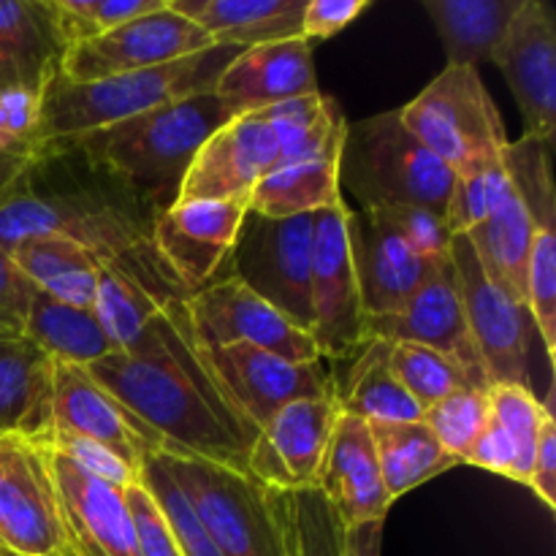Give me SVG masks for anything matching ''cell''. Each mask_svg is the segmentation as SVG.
Segmentation results:
<instances>
[{
  "label": "cell",
  "instance_id": "cell-6",
  "mask_svg": "<svg viewBox=\"0 0 556 556\" xmlns=\"http://www.w3.org/2000/svg\"><path fill=\"white\" fill-rule=\"evenodd\" d=\"M405 128L454 174L500 155L508 144L497 103L483 87L478 68L445 65L407 106Z\"/></svg>",
  "mask_w": 556,
  "mask_h": 556
},
{
  "label": "cell",
  "instance_id": "cell-14",
  "mask_svg": "<svg viewBox=\"0 0 556 556\" xmlns=\"http://www.w3.org/2000/svg\"><path fill=\"white\" fill-rule=\"evenodd\" d=\"M204 362L233 410L255 432L291 402L337 396V380L320 362L293 364L253 345L204 351Z\"/></svg>",
  "mask_w": 556,
  "mask_h": 556
},
{
  "label": "cell",
  "instance_id": "cell-13",
  "mask_svg": "<svg viewBox=\"0 0 556 556\" xmlns=\"http://www.w3.org/2000/svg\"><path fill=\"white\" fill-rule=\"evenodd\" d=\"M313 337L320 358H345L364 345V309L348 239L345 201L315 212Z\"/></svg>",
  "mask_w": 556,
  "mask_h": 556
},
{
  "label": "cell",
  "instance_id": "cell-21",
  "mask_svg": "<svg viewBox=\"0 0 556 556\" xmlns=\"http://www.w3.org/2000/svg\"><path fill=\"white\" fill-rule=\"evenodd\" d=\"M52 432L79 434L106 445L141 470V462L166 454V445L152 434L128 407L92 380L85 367L54 362L52 372Z\"/></svg>",
  "mask_w": 556,
  "mask_h": 556
},
{
  "label": "cell",
  "instance_id": "cell-35",
  "mask_svg": "<svg viewBox=\"0 0 556 556\" xmlns=\"http://www.w3.org/2000/svg\"><path fill=\"white\" fill-rule=\"evenodd\" d=\"M391 342H364L358 348V362L337 386V402L345 416L362 418V421H421L424 410L418 402L402 389L389 367Z\"/></svg>",
  "mask_w": 556,
  "mask_h": 556
},
{
  "label": "cell",
  "instance_id": "cell-1",
  "mask_svg": "<svg viewBox=\"0 0 556 556\" xmlns=\"http://www.w3.org/2000/svg\"><path fill=\"white\" fill-rule=\"evenodd\" d=\"M85 369L163 440L166 454L199 456L250 472L255 429L212 378L190 331L188 299L163 309L130 351L112 353Z\"/></svg>",
  "mask_w": 556,
  "mask_h": 556
},
{
  "label": "cell",
  "instance_id": "cell-41",
  "mask_svg": "<svg viewBox=\"0 0 556 556\" xmlns=\"http://www.w3.org/2000/svg\"><path fill=\"white\" fill-rule=\"evenodd\" d=\"M421 421L438 443L456 459H465L470 445L481 434L483 424L489 421V391L483 389H459L443 396L440 402L424 410Z\"/></svg>",
  "mask_w": 556,
  "mask_h": 556
},
{
  "label": "cell",
  "instance_id": "cell-11",
  "mask_svg": "<svg viewBox=\"0 0 556 556\" xmlns=\"http://www.w3.org/2000/svg\"><path fill=\"white\" fill-rule=\"evenodd\" d=\"M210 47H215L210 36L166 3L152 14L65 49L58 76L71 85H85V81L174 63Z\"/></svg>",
  "mask_w": 556,
  "mask_h": 556
},
{
  "label": "cell",
  "instance_id": "cell-48",
  "mask_svg": "<svg viewBox=\"0 0 556 556\" xmlns=\"http://www.w3.org/2000/svg\"><path fill=\"white\" fill-rule=\"evenodd\" d=\"M375 215L389 223L418 255L443 258L451 250V233L445 220L424 206H372Z\"/></svg>",
  "mask_w": 556,
  "mask_h": 556
},
{
  "label": "cell",
  "instance_id": "cell-49",
  "mask_svg": "<svg viewBox=\"0 0 556 556\" xmlns=\"http://www.w3.org/2000/svg\"><path fill=\"white\" fill-rule=\"evenodd\" d=\"M369 9V0H307L302 16L304 41H326Z\"/></svg>",
  "mask_w": 556,
  "mask_h": 556
},
{
  "label": "cell",
  "instance_id": "cell-45",
  "mask_svg": "<svg viewBox=\"0 0 556 556\" xmlns=\"http://www.w3.org/2000/svg\"><path fill=\"white\" fill-rule=\"evenodd\" d=\"M43 448L58 451L60 456L71 462V465L79 467L81 472H87L96 481L109 483V486L125 492L128 486L139 483V470H136L130 462H125L123 456L114 454L106 445L96 443V440L79 438V434H65V432H52L49 440L43 443Z\"/></svg>",
  "mask_w": 556,
  "mask_h": 556
},
{
  "label": "cell",
  "instance_id": "cell-25",
  "mask_svg": "<svg viewBox=\"0 0 556 556\" xmlns=\"http://www.w3.org/2000/svg\"><path fill=\"white\" fill-rule=\"evenodd\" d=\"M215 92L237 114L315 96L318 76L313 47L304 38L242 49L217 79Z\"/></svg>",
  "mask_w": 556,
  "mask_h": 556
},
{
  "label": "cell",
  "instance_id": "cell-30",
  "mask_svg": "<svg viewBox=\"0 0 556 556\" xmlns=\"http://www.w3.org/2000/svg\"><path fill=\"white\" fill-rule=\"evenodd\" d=\"M369 434L391 503L462 465L424 421H375L369 424Z\"/></svg>",
  "mask_w": 556,
  "mask_h": 556
},
{
  "label": "cell",
  "instance_id": "cell-28",
  "mask_svg": "<svg viewBox=\"0 0 556 556\" xmlns=\"http://www.w3.org/2000/svg\"><path fill=\"white\" fill-rule=\"evenodd\" d=\"M63 54L52 0H0V60L14 81L49 87Z\"/></svg>",
  "mask_w": 556,
  "mask_h": 556
},
{
  "label": "cell",
  "instance_id": "cell-2",
  "mask_svg": "<svg viewBox=\"0 0 556 556\" xmlns=\"http://www.w3.org/2000/svg\"><path fill=\"white\" fill-rule=\"evenodd\" d=\"M233 117L237 112L212 90L60 144L74 147L87 166L112 177L125 193L161 215L177 204L185 174L206 139Z\"/></svg>",
  "mask_w": 556,
  "mask_h": 556
},
{
  "label": "cell",
  "instance_id": "cell-32",
  "mask_svg": "<svg viewBox=\"0 0 556 556\" xmlns=\"http://www.w3.org/2000/svg\"><path fill=\"white\" fill-rule=\"evenodd\" d=\"M519 5L521 0H424L448 65L470 68L494 58Z\"/></svg>",
  "mask_w": 556,
  "mask_h": 556
},
{
  "label": "cell",
  "instance_id": "cell-9",
  "mask_svg": "<svg viewBox=\"0 0 556 556\" xmlns=\"http://www.w3.org/2000/svg\"><path fill=\"white\" fill-rule=\"evenodd\" d=\"M188 320L201 351L253 345L293 364L320 362L313 337L293 326L271 304L255 296L233 275H220L188 296Z\"/></svg>",
  "mask_w": 556,
  "mask_h": 556
},
{
  "label": "cell",
  "instance_id": "cell-22",
  "mask_svg": "<svg viewBox=\"0 0 556 556\" xmlns=\"http://www.w3.org/2000/svg\"><path fill=\"white\" fill-rule=\"evenodd\" d=\"M348 239L364 318L400 313L407 299L429 280L434 266L445 258L418 255L372 210H348Z\"/></svg>",
  "mask_w": 556,
  "mask_h": 556
},
{
  "label": "cell",
  "instance_id": "cell-7",
  "mask_svg": "<svg viewBox=\"0 0 556 556\" xmlns=\"http://www.w3.org/2000/svg\"><path fill=\"white\" fill-rule=\"evenodd\" d=\"M313 231L315 215H244L228 266L255 296L286 315L302 331L313 329Z\"/></svg>",
  "mask_w": 556,
  "mask_h": 556
},
{
  "label": "cell",
  "instance_id": "cell-17",
  "mask_svg": "<svg viewBox=\"0 0 556 556\" xmlns=\"http://www.w3.org/2000/svg\"><path fill=\"white\" fill-rule=\"evenodd\" d=\"M248 201H177L152 217L150 242L188 293L210 286L228 264Z\"/></svg>",
  "mask_w": 556,
  "mask_h": 556
},
{
  "label": "cell",
  "instance_id": "cell-4",
  "mask_svg": "<svg viewBox=\"0 0 556 556\" xmlns=\"http://www.w3.org/2000/svg\"><path fill=\"white\" fill-rule=\"evenodd\" d=\"M456 174L432 155L400 117V109L348 123L340 150V188L362 210L424 206L445 220Z\"/></svg>",
  "mask_w": 556,
  "mask_h": 556
},
{
  "label": "cell",
  "instance_id": "cell-56",
  "mask_svg": "<svg viewBox=\"0 0 556 556\" xmlns=\"http://www.w3.org/2000/svg\"><path fill=\"white\" fill-rule=\"evenodd\" d=\"M60 556H76L74 552H65V554H60Z\"/></svg>",
  "mask_w": 556,
  "mask_h": 556
},
{
  "label": "cell",
  "instance_id": "cell-31",
  "mask_svg": "<svg viewBox=\"0 0 556 556\" xmlns=\"http://www.w3.org/2000/svg\"><path fill=\"white\" fill-rule=\"evenodd\" d=\"M340 201V152H326V155L282 163L266 174L250 193L248 210L282 220V217L315 215Z\"/></svg>",
  "mask_w": 556,
  "mask_h": 556
},
{
  "label": "cell",
  "instance_id": "cell-44",
  "mask_svg": "<svg viewBox=\"0 0 556 556\" xmlns=\"http://www.w3.org/2000/svg\"><path fill=\"white\" fill-rule=\"evenodd\" d=\"M489 416L516 440L521 456L532 470L538 432H541L543 416H546V405L538 400L535 391L530 386H492L489 389Z\"/></svg>",
  "mask_w": 556,
  "mask_h": 556
},
{
  "label": "cell",
  "instance_id": "cell-55",
  "mask_svg": "<svg viewBox=\"0 0 556 556\" xmlns=\"http://www.w3.org/2000/svg\"><path fill=\"white\" fill-rule=\"evenodd\" d=\"M0 556H20V554H14V552H9V548L0 546Z\"/></svg>",
  "mask_w": 556,
  "mask_h": 556
},
{
  "label": "cell",
  "instance_id": "cell-18",
  "mask_svg": "<svg viewBox=\"0 0 556 556\" xmlns=\"http://www.w3.org/2000/svg\"><path fill=\"white\" fill-rule=\"evenodd\" d=\"M492 63L503 71L527 134L552 144L556 130V22L543 0H521Z\"/></svg>",
  "mask_w": 556,
  "mask_h": 556
},
{
  "label": "cell",
  "instance_id": "cell-40",
  "mask_svg": "<svg viewBox=\"0 0 556 556\" xmlns=\"http://www.w3.org/2000/svg\"><path fill=\"white\" fill-rule=\"evenodd\" d=\"M168 0H52L65 49L90 41L130 20L163 9Z\"/></svg>",
  "mask_w": 556,
  "mask_h": 556
},
{
  "label": "cell",
  "instance_id": "cell-24",
  "mask_svg": "<svg viewBox=\"0 0 556 556\" xmlns=\"http://www.w3.org/2000/svg\"><path fill=\"white\" fill-rule=\"evenodd\" d=\"M315 489L329 500L345 530L369 521H386L391 497L380 478L369 424L342 413L320 462Z\"/></svg>",
  "mask_w": 556,
  "mask_h": 556
},
{
  "label": "cell",
  "instance_id": "cell-46",
  "mask_svg": "<svg viewBox=\"0 0 556 556\" xmlns=\"http://www.w3.org/2000/svg\"><path fill=\"white\" fill-rule=\"evenodd\" d=\"M43 90L47 87L22 85V81L0 87V152L36 147Z\"/></svg>",
  "mask_w": 556,
  "mask_h": 556
},
{
  "label": "cell",
  "instance_id": "cell-10",
  "mask_svg": "<svg viewBox=\"0 0 556 556\" xmlns=\"http://www.w3.org/2000/svg\"><path fill=\"white\" fill-rule=\"evenodd\" d=\"M448 255L459 280L470 337L489 375V383L530 386L527 358H530L532 318L527 307L486 275L467 233H456L451 239Z\"/></svg>",
  "mask_w": 556,
  "mask_h": 556
},
{
  "label": "cell",
  "instance_id": "cell-33",
  "mask_svg": "<svg viewBox=\"0 0 556 556\" xmlns=\"http://www.w3.org/2000/svg\"><path fill=\"white\" fill-rule=\"evenodd\" d=\"M11 258L22 275L36 286V291L49 293L74 307L92 309L101 261L81 244L60 237L25 239L11 248Z\"/></svg>",
  "mask_w": 556,
  "mask_h": 556
},
{
  "label": "cell",
  "instance_id": "cell-39",
  "mask_svg": "<svg viewBox=\"0 0 556 556\" xmlns=\"http://www.w3.org/2000/svg\"><path fill=\"white\" fill-rule=\"evenodd\" d=\"M548 150L552 144L532 139V136L508 141L503 150L505 172H508L519 199L525 201L535 228H556V190Z\"/></svg>",
  "mask_w": 556,
  "mask_h": 556
},
{
  "label": "cell",
  "instance_id": "cell-29",
  "mask_svg": "<svg viewBox=\"0 0 556 556\" xmlns=\"http://www.w3.org/2000/svg\"><path fill=\"white\" fill-rule=\"evenodd\" d=\"M22 334L36 342L52 362L76 367H90L117 353V345L92 309L65 304L43 291L33 293Z\"/></svg>",
  "mask_w": 556,
  "mask_h": 556
},
{
  "label": "cell",
  "instance_id": "cell-53",
  "mask_svg": "<svg viewBox=\"0 0 556 556\" xmlns=\"http://www.w3.org/2000/svg\"><path fill=\"white\" fill-rule=\"evenodd\" d=\"M386 521H369L345 530V554L342 556H383Z\"/></svg>",
  "mask_w": 556,
  "mask_h": 556
},
{
  "label": "cell",
  "instance_id": "cell-15",
  "mask_svg": "<svg viewBox=\"0 0 556 556\" xmlns=\"http://www.w3.org/2000/svg\"><path fill=\"white\" fill-rule=\"evenodd\" d=\"M282 163L286 152L266 109L242 112L206 139L177 201H250L255 185Z\"/></svg>",
  "mask_w": 556,
  "mask_h": 556
},
{
  "label": "cell",
  "instance_id": "cell-43",
  "mask_svg": "<svg viewBox=\"0 0 556 556\" xmlns=\"http://www.w3.org/2000/svg\"><path fill=\"white\" fill-rule=\"evenodd\" d=\"M139 478L141 483L150 489L152 497L157 500L163 514H166L182 556H223L220 548H217L215 543H212V538L204 532V527L199 525V519L193 516L188 500H185V494L179 492L174 478L168 476V470L163 467L161 456L155 454L150 456V459L141 462Z\"/></svg>",
  "mask_w": 556,
  "mask_h": 556
},
{
  "label": "cell",
  "instance_id": "cell-50",
  "mask_svg": "<svg viewBox=\"0 0 556 556\" xmlns=\"http://www.w3.org/2000/svg\"><path fill=\"white\" fill-rule=\"evenodd\" d=\"M33 293H36V286L22 275L14 258L0 250V331L22 334Z\"/></svg>",
  "mask_w": 556,
  "mask_h": 556
},
{
  "label": "cell",
  "instance_id": "cell-27",
  "mask_svg": "<svg viewBox=\"0 0 556 556\" xmlns=\"http://www.w3.org/2000/svg\"><path fill=\"white\" fill-rule=\"evenodd\" d=\"M168 5L195 22L215 47L250 49L302 38L307 0H168Z\"/></svg>",
  "mask_w": 556,
  "mask_h": 556
},
{
  "label": "cell",
  "instance_id": "cell-12",
  "mask_svg": "<svg viewBox=\"0 0 556 556\" xmlns=\"http://www.w3.org/2000/svg\"><path fill=\"white\" fill-rule=\"evenodd\" d=\"M0 546L20 556L71 552L47 454L20 438H0Z\"/></svg>",
  "mask_w": 556,
  "mask_h": 556
},
{
  "label": "cell",
  "instance_id": "cell-34",
  "mask_svg": "<svg viewBox=\"0 0 556 556\" xmlns=\"http://www.w3.org/2000/svg\"><path fill=\"white\" fill-rule=\"evenodd\" d=\"M532 233H535V223L516 190H510L508 199L481 226L467 231L486 275L521 304H525L527 291V258H530Z\"/></svg>",
  "mask_w": 556,
  "mask_h": 556
},
{
  "label": "cell",
  "instance_id": "cell-36",
  "mask_svg": "<svg viewBox=\"0 0 556 556\" xmlns=\"http://www.w3.org/2000/svg\"><path fill=\"white\" fill-rule=\"evenodd\" d=\"M389 367L402 389L418 402L421 410L440 402L443 396L454 394L459 389H478L470 375L443 353L432 348L413 345V342H396L389 351Z\"/></svg>",
  "mask_w": 556,
  "mask_h": 556
},
{
  "label": "cell",
  "instance_id": "cell-47",
  "mask_svg": "<svg viewBox=\"0 0 556 556\" xmlns=\"http://www.w3.org/2000/svg\"><path fill=\"white\" fill-rule=\"evenodd\" d=\"M125 503L134 521L136 556H182L166 514L144 483L139 481L125 489Z\"/></svg>",
  "mask_w": 556,
  "mask_h": 556
},
{
  "label": "cell",
  "instance_id": "cell-52",
  "mask_svg": "<svg viewBox=\"0 0 556 556\" xmlns=\"http://www.w3.org/2000/svg\"><path fill=\"white\" fill-rule=\"evenodd\" d=\"M43 155H47V150H41V147L0 152V199L9 195L14 188H20V185L36 172V166L41 163Z\"/></svg>",
  "mask_w": 556,
  "mask_h": 556
},
{
  "label": "cell",
  "instance_id": "cell-51",
  "mask_svg": "<svg viewBox=\"0 0 556 556\" xmlns=\"http://www.w3.org/2000/svg\"><path fill=\"white\" fill-rule=\"evenodd\" d=\"M546 416H543L541 432H538L535 462H532L530 489L543 500L546 508H556V416H554V389L543 400Z\"/></svg>",
  "mask_w": 556,
  "mask_h": 556
},
{
  "label": "cell",
  "instance_id": "cell-37",
  "mask_svg": "<svg viewBox=\"0 0 556 556\" xmlns=\"http://www.w3.org/2000/svg\"><path fill=\"white\" fill-rule=\"evenodd\" d=\"M288 554L291 556H342L345 527L318 489L282 492Z\"/></svg>",
  "mask_w": 556,
  "mask_h": 556
},
{
  "label": "cell",
  "instance_id": "cell-16",
  "mask_svg": "<svg viewBox=\"0 0 556 556\" xmlns=\"http://www.w3.org/2000/svg\"><path fill=\"white\" fill-rule=\"evenodd\" d=\"M372 340L391 342V345L413 342V345L432 348V351L454 358L478 389H492L481 356L476 351V342L470 337L451 255H445L434 266L429 280L407 299L400 313L364 318V342Z\"/></svg>",
  "mask_w": 556,
  "mask_h": 556
},
{
  "label": "cell",
  "instance_id": "cell-5",
  "mask_svg": "<svg viewBox=\"0 0 556 556\" xmlns=\"http://www.w3.org/2000/svg\"><path fill=\"white\" fill-rule=\"evenodd\" d=\"M157 456L223 556H291L282 492L199 456Z\"/></svg>",
  "mask_w": 556,
  "mask_h": 556
},
{
  "label": "cell",
  "instance_id": "cell-19",
  "mask_svg": "<svg viewBox=\"0 0 556 556\" xmlns=\"http://www.w3.org/2000/svg\"><path fill=\"white\" fill-rule=\"evenodd\" d=\"M188 296L190 293L179 286L147 239L128 253L103 261L92 313L98 315L117 351H130L163 309Z\"/></svg>",
  "mask_w": 556,
  "mask_h": 556
},
{
  "label": "cell",
  "instance_id": "cell-26",
  "mask_svg": "<svg viewBox=\"0 0 556 556\" xmlns=\"http://www.w3.org/2000/svg\"><path fill=\"white\" fill-rule=\"evenodd\" d=\"M54 362L25 334L0 331V438L43 445L52 434Z\"/></svg>",
  "mask_w": 556,
  "mask_h": 556
},
{
  "label": "cell",
  "instance_id": "cell-54",
  "mask_svg": "<svg viewBox=\"0 0 556 556\" xmlns=\"http://www.w3.org/2000/svg\"><path fill=\"white\" fill-rule=\"evenodd\" d=\"M11 81H14V76H11V71L5 68L3 60H0V87H3V85H11Z\"/></svg>",
  "mask_w": 556,
  "mask_h": 556
},
{
  "label": "cell",
  "instance_id": "cell-42",
  "mask_svg": "<svg viewBox=\"0 0 556 556\" xmlns=\"http://www.w3.org/2000/svg\"><path fill=\"white\" fill-rule=\"evenodd\" d=\"M527 313L548 358L556 356V228H535L527 258Z\"/></svg>",
  "mask_w": 556,
  "mask_h": 556
},
{
  "label": "cell",
  "instance_id": "cell-3",
  "mask_svg": "<svg viewBox=\"0 0 556 556\" xmlns=\"http://www.w3.org/2000/svg\"><path fill=\"white\" fill-rule=\"evenodd\" d=\"M242 49L237 47H210L174 63L85 81V85H71L54 76L43 90L36 147L71 141L90 130L109 128L136 114L150 112V109L212 92L226 65Z\"/></svg>",
  "mask_w": 556,
  "mask_h": 556
},
{
  "label": "cell",
  "instance_id": "cell-38",
  "mask_svg": "<svg viewBox=\"0 0 556 556\" xmlns=\"http://www.w3.org/2000/svg\"><path fill=\"white\" fill-rule=\"evenodd\" d=\"M510 190H514V185L505 172L503 152L456 174L448 210H445V228H448L451 237L481 226L508 199Z\"/></svg>",
  "mask_w": 556,
  "mask_h": 556
},
{
  "label": "cell",
  "instance_id": "cell-23",
  "mask_svg": "<svg viewBox=\"0 0 556 556\" xmlns=\"http://www.w3.org/2000/svg\"><path fill=\"white\" fill-rule=\"evenodd\" d=\"M43 454L58 489L71 552L76 556H136L134 521L125 492L90 478L58 451L43 448Z\"/></svg>",
  "mask_w": 556,
  "mask_h": 556
},
{
  "label": "cell",
  "instance_id": "cell-8",
  "mask_svg": "<svg viewBox=\"0 0 556 556\" xmlns=\"http://www.w3.org/2000/svg\"><path fill=\"white\" fill-rule=\"evenodd\" d=\"M30 177L0 199V250L11 253L25 239L60 237L112 261L150 239V226L123 206L68 193H33Z\"/></svg>",
  "mask_w": 556,
  "mask_h": 556
},
{
  "label": "cell",
  "instance_id": "cell-20",
  "mask_svg": "<svg viewBox=\"0 0 556 556\" xmlns=\"http://www.w3.org/2000/svg\"><path fill=\"white\" fill-rule=\"evenodd\" d=\"M340 416L337 396L299 400L277 410L255 432L248 459L250 476L275 492L313 489Z\"/></svg>",
  "mask_w": 556,
  "mask_h": 556
}]
</instances>
